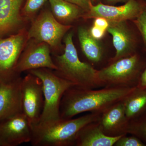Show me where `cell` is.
<instances>
[{
  "label": "cell",
  "mask_w": 146,
  "mask_h": 146,
  "mask_svg": "<svg viewBox=\"0 0 146 146\" xmlns=\"http://www.w3.org/2000/svg\"><path fill=\"white\" fill-rule=\"evenodd\" d=\"M22 79L18 75L0 82V122L23 112Z\"/></svg>",
  "instance_id": "12"
},
{
  "label": "cell",
  "mask_w": 146,
  "mask_h": 146,
  "mask_svg": "<svg viewBox=\"0 0 146 146\" xmlns=\"http://www.w3.org/2000/svg\"><path fill=\"white\" fill-rule=\"evenodd\" d=\"M100 115L91 112L76 119L38 123L32 127L30 143L33 146H75L79 131L87 124L98 121Z\"/></svg>",
  "instance_id": "2"
},
{
  "label": "cell",
  "mask_w": 146,
  "mask_h": 146,
  "mask_svg": "<svg viewBox=\"0 0 146 146\" xmlns=\"http://www.w3.org/2000/svg\"><path fill=\"white\" fill-rule=\"evenodd\" d=\"M78 35L82 50L91 63H100L104 57V52L99 40L91 36L89 30L84 27L78 29Z\"/></svg>",
  "instance_id": "18"
},
{
  "label": "cell",
  "mask_w": 146,
  "mask_h": 146,
  "mask_svg": "<svg viewBox=\"0 0 146 146\" xmlns=\"http://www.w3.org/2000/svg\"><path fill=\"white\" fill-rule=\"evenodd\" d=\"M51 70L39 68L28 71L39 78L43 84L44 102L38 123L60 119L61 100L66 91L74 86L70 82L58 76Z\"/></svg>",
  "instance_id": "5"
},
{
  "label": "cell",
  "mask_w": 146,
  "mask_h": 146,
  "mask_svg": "<svg viewBox=\"0 0 146 146\" xmlns=\"http://www.w3.org/2000/svg\"><path fill=\"white\" fill-rule=\"evenodd\" d=\"M131 22L138 29L143 41L144 49L146 51V3L144 1L141 13Z\"/></svg>",
  "instance_id": "21"
},
{
  "label": "cell",
  "mask_w": 146,
  "mask_h": 146,
  "mask_svg": "<svg viewBox=\"0 0 146 146\" xmlns=\"http://www.w3.org/2000/svg\"><path fill=\"white\" fill-rule=\"evenodd\" d=\"M128 21H109L107 31L112 35L116 51L115 56L109 63L130 56L144 49L141 47L143 44L138 29L133 23V25H130Z\"/></svg>",
  "instance_id": "6"
},
{
  "label": "cell",
  "mask_w": 146,
  "mask_h": 146,
  "mask_svg": "<svg viewBox=\"0 0 146 146\" xmlns=\"http://www.w3.org/2000/svg\"><path fill=\"white\" fill-rule=\"evenodd\" d=\"M65 1L78 5V6L83 9L86 12L89 10L90 4L92 2L91 0H65Z\"/></svg>",
  "instance_id": "25"
},
{
  "label": "cell",
  "mask_w": 146,
  "mask_h": 146,
  "mask_svg": "<svg viewBox=\"0 0 146 146\" xmlns=\"http://www.w3.org/2000/svg\"><path fill=\"white\" fill-rule=\"evenodd\" d=\"M146 66V51L143 49L98 70V77L103 87H136Z\"/></svg>",
  "instance_id": "4"
},
{
  "label": "cell",
  "mask_w": 146,
  "mask_h": 146,
  "mask_svg": "<svg viewBox=\"0 0 146 146\" xmlns=\"http://www.w3.org/2000/svg\"><path fill=\"white\" fill-rule=\"evenodd\" d=\"M144 1L146 3V0H144Z\"/></svg>",
  "instance_id": "31"
},
{
  "label": "cell",
  "mask_w": 146,
  "mask_h": 146,
  "mask_svg": "<svg viewBox=\"0 0 146 146\" xmlns=\"http://www.w3.org/2000/svg\"><path fill=\"white\" fill-rule=\"evenodd\" d=\"M98 121L106 136L115 137L127 134L129 120L126 116L122 101L102 112Z\"/></svg>",
  "instance_id": "14"
},
{
  "label": "cell",
  "mask_w": 146,
  "mask_h": 146,
  "mask_svg": "<svg viewBox=\"0 0 146 146\" xmlns=\"http://www.w3.org/2000/svg\"><path fill=\"white\" fill-rule=\"evenodd\" d=\"M32 127L23 112L0 122V137L5 146L30 143Z\"/></svg>",
  "instance_id": "13"
},
{
  "label": "cell",
  "mask_w": 146,
  "mask_h": 146,
  "mask_svg": "<svg viewBox=\"0 0 146 146\" xmlns=\"http://www.w3.org/2000/svg\"><path fill=\"white\" fill-rule=\"evenodd\" d=\"M128 1V0H99V2L102 3L109 5H115L116 4L119 3H125Z\"/></svg>",
  "instance_id": "28"
},
{
  "label": "cell",
  "mask_w": 146,
  "mask_h": 146,
  "mask_svg": "<svg viewBox=\"0 0 146 146\" xmlns=\"http://www.w3.org/2000/svg\"><path fill=\"white\" fill-rule=\"evenodd\" d=\"M127 134L120 137L115 143L114 146H146L140 139L136 136Z\"/></svg>",
  "instance_id": "23"
},
{
  "label": "cell",
  "mask_w": 146,
  "mask_h": 146,
  "mask_svg": "<svg viewBox=\"0 0 146 146\" xmlns=\"http://www.w3.org/2000/svg\"><path fill=\"white\" fill-rule=\"evenodd\" d=\"M49 0H27L22 10L23 15L28 17H32Z\"/></svg>",
  "instance_id": "22"
},
{
  "label": "cell",
  "mask_w": 146,
  "mask_h": 146,
  "mask_svg": "<svg viewBox=\"0 0 146 146\" xmlns=\"http://www.w3.org/2000/svg\"><path fill=\"white\" fill-rule=\"evenodd\" d=\"M137 87L141 89L146 88V66L141 73Z\"/></svg>",
  "instance_id": "27"
},
{
  "label": "cell",
  "mask_w": 146,
  "mask_h": 146,
  "mask_svg": "<svg viewBox=\"0 0 146 146\" xmlns=\"http://www.w3.org/2000/svg\"><path fill=\"white\" fill-rule=\"evenodd\" d=\"M94 25L107 31L108 28L109 26V21L105 18L98 17L95 18Z\"/></svg>",
  "instance_id": "26"
},
{
  "label": "cell",
  "mask_w": 146,
  "mask_h": 146,
  "mask_svg": "<svg viewBox=\"0 0 146 146\" xmlns=\"http://www.w3.org/2000/svg\"><path fill=\"white\" fill-rule=\"evenodd\" d=\"M23 112L32 127L39 123L44 106L43 84L36 76L28 73L21 83Z\"/></svg>",
  "instance_id": "8"
},
{
  "label": "cell",
  "mask_w": 146,
  "mask_h": 146,
  "mask_svg": "<svg viewBox=\"0 0 146 146\" xmlns=\"http://www.w3.org/2000/svg\"><path fill=\"white\" fill-rule=\"evenodd\" d=\"M97 1H98V2H99V0H97Z\"/></svg>",
  "instance_id": "32"
},
{
  "label": "cell",
  "mask_w": 146,
  "mask_h": 146,
  "mask_svg": "<svg viewBox=\"0 0 146 146\" xmlns=\"http://www.w3.org/2000/svg\"><path fill=\"white\" fill-rule=\"evenodd\" d=\"M127 133L137 137L146 145V112L129 121Z\"/></svg>",
  "instance_id": "20"
},
{
  "label": "cell",
  "mask_w": 146,
  "mask_h": 146,
  "mask_svg": "<svg viewBox=\"0 0 146 146\" xmlns=\"http://www.w3.org/2000/svg\"><path fill=\"white\" fill-rule=\"evenodd\" d=\"M129 121L146 112V88L137 87L122 101Z\"/></svg>",
  "instance_id": "19"
},
{
  "label": "cell",
  "mask_w": 146,
  "mask_h": 146,
  "mask_svg": "<svg viewBox=\"0 0 146 146\" xmlns=\"http://www.w3.org/2000/svg\"><path fill=\"white\" fill-rule=\"evenodd\" d=\"M121 136H106L97 121L82 128L77 135L75 146H113Z\"/></svg>",
  "instance_id": "15"
},
{
  "label": "cell",
  "mask_w": 146,
  "mask_h": 146,
  "mask_svg": "<svg viewBox=\"0 0 146 146\" xmlns=\"http://www.w3.org/2000/svg\"><path fill=\"white\" fill-rule=\"evenodd\" d=\"M0 146H5L2 140L1 139V137H0Z\"/></svg>",
  "instance_id": "29"
},
{
  "label": "cell",
  "mask_w": 146,
  "mask_h": 146,
  "mask_svg": "<svg viewBox=\"0 0 146 146\" xmlns=\"http://www.w3.org/2000/svg\"><path fill=\"white\" fill-rule=\"evenodd\" d=\"M89 31L91 36L98 40H100L103 38L106 31L94 25L89 29Z\"/></svg>",
  "instance_id": "24"
},
{
  "label": "cell",
  "mask_w": 146,
  "mask_h": 146,
  "mask_svg": "<svg viewBox=\"0 0 146 146\" xmlns=\"http://www.w3.org/2000/svg\"><path fill=\"white\" fill-rule=\"evenodd\" d=\"M52 13L58 22L65 25L83 18L85 11L78 5L65 0H49Z\"/></svg>",
  "instance_id": "17"
},
{
  "label": "cell",
  "mask_w": 146,
  "mask_h": 146,
  "mask_svg": "<svg viewBox=\"0 0 146 146\" xmlns=\"http://www.w3.org/2000/svg\"><path fill=\"white\" fill-rule=\"evenodd\" d=\"M136 87H103L95 89L72 86L66 91L61 100L60 118L72 119L86 112L101 114L113 105L123 101Z\"/></svg>",
  "instance_id": "1"
},
{
  "label": "cell",
  "mask_w": 146,
  "mask_h": 146,
  "mask_svg": "<svg viewBox=\"0 0 146 146\" xmlns=\"http://www.w3.org/2000/svg\"><path fill=\"white\" fill-rule=\"evenodd\" d=\"M23 0H0V36L17 29L23 23L20 11Z\"/></svg>",
  "instance_id": "16"
},
{
  "label": "cell",
  "mask_w": 146,
  "mask_h": 146,
  "mask_svg": "<svg viewBox=\"0 0 146 146\" xmlns=\"http://www.w3.org/2000/svg\"><path fill=\"white\" fill-rule=\"evenodd\" d=\"M144 0H128L123 5L115 6L104 4L99 2L94 5L91 2L90 8L83 18L92 19L102 17L109 22L132 21L141 13Z\"/></svg>",
  "instance_id": "10"
},
{
  "label": "cell",
  "mask_w": 146,
  "mask_h": 146,
  "mask_svg": "<svg viewBox=\"0 0 146 146\" xmlns=\"http://www.w3.org/2000/svg\"><path fill=\"white\" fill-rule=\"evenodd\" d=\"M49 46L44 42L35 41L22 53L14 72L20 74L22 72L39 68L57 70L50 54Z\"/></svg>",
  "instance_id": "11"
},
{
  "label": "cell",
  "mask_w": 146,
  "mask_h": 146,
  "mask_svg": "<svg viewBox=\"0 0 146 146\" xmlns=\"http://www.w3.org/2000/svg\"><path fill=\"white\" fill-rule=\"evenodd\" d=\"M28 39V33L24 31L0 39V82L19 75L14 72V68Z\"/></svg>",
  "instance_id": "9"
},
{
  "label": "cell",
  "mask_w": 146,
  "mask_h": 146,
  "mask_svg": "<svg viewBox=\"0 0 146 146\" xmlns=\"http://www.w3.org/2000/svg\"><path fill=\"white\" fill-rule=\"evenodd\" d=\"M71 27L70 25L58 22L52 13L46 11L33 22L28 33V37L29 39L46 43L56 50L59 48L62 38Z\"/></svg>",
  "instance_id": "7"
},
{
  "label": "cell",
  "mask_w": 146,
  "mask_h": 146,
  "mask_svg": "<svg viewBox=\"0 0 146 146\" xmlns=\"http://www.w3.org/2000/svg\"><path fill=\"white\" fill-rule=\"evenodd\" d=\"M92 3L94 4V3H98V1L97 0H91Z\"/></svg>",
  "instance_id": "30"
},
{
  "label": "cell",
  "mask_w": 146,
  "mask_h": 146,
  "mask_svg": "<svg viewBox=\"0 0 146 146\" xmlns=\"http://www.w3.org/2000/svg\"><path fill=\"white\" fill-rule=\"evenodd\" d=\"M73 33L65 35V47L62 54L56 55L54 62L56 74L78 88L96 89L103 87L98 77V70L90 63L82 61L73 41Z\"/></svg>",
  "instance_id": "3"
}]
</instances>
